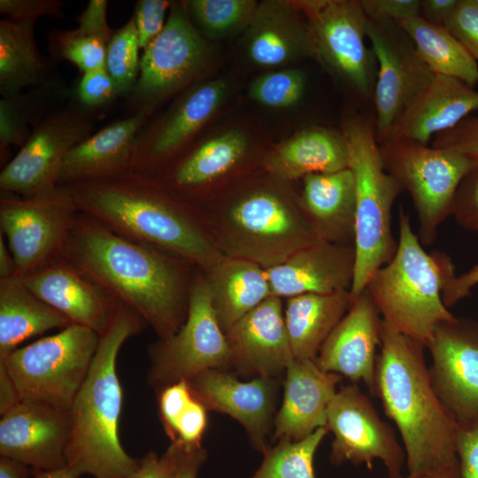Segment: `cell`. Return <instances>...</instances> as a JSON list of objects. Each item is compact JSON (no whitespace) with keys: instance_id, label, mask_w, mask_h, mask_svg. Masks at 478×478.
I'll use <instances>...</instances> for the list:
<instances>
[{"instance_id":"cell-61","label":"cell","mask_w":478,"mask_h":478,"mask_svg":"<svg viewBox=\"0 0 478 478\" xmlns=\"http://www.w3.org/2000/svg\"><path fill=\"white\" fill-rule=\"evenodd\" d=\"M397 478H462V475L459 470V463H457L438 470L418 474H408L407 475H401Z\"/></svg>"},{"instance_id":"cell-45","label":"cell","mask_w":478,"mask_h":478,"mask_svg":"<svg viewBox=\"0 0 478 478\" xmlns=\"http://www.w3.org/2000/svg\"><path fill=\"white\" fill-rule=\"evenodd\" d=\"M207 409L194 396L180 415L170 437L171 443L189 450L202 446V438L207 425Z\"/></svg>"},{"instance_id":"cell-17","label":"cell","mask_w":478,"mask_h":478,"mask_svg":"<svg viewBox=\"0 0 478 478\" xmlns=\"http://www.w3.org/2000/svg\"><path fill=\"white\" fill-rule=\"evenodd\" d=\"M227 90L222 79L197 82L156 122L146 123L136 137L135 172L158 179L216 113Z\"/></svg>"},{"instance_id":"cell-10","label":"cell","mask_w":478,"mask_h":478,"mask_svg":"<svg viewBox=\"0 0 478 478\" xmlns=\"http://www.w3.org/2000/svg\"><path fill=\"white\" fill-rule=\"evenodd\" d=\"M205 37L183 2H173L163 30L145 47L136 85L127 96L131 114L153 112L163 101L195 85L209 60Z\"/></svg>"},{"instance_id":"cell-3","label":"cell","mask_w":478,"mask_h":478,"mask_svg":"<svg viewBox=\"0 0 478 478\" xmlns=\"http://www.w3.org/2000/svg\"><path fill=\"white\" fill-rule=\"evenodd\" d=\"M425 346L382 320L373 396L396 424L408 474L431 472L459 463V423L436 393Z\"/></svg>"},{"instance_id":"cell-6","label":"cell","mask_w":478,"mask_h":478,"mask_svg":"<svg viewBox=\"0 0 478 478\" xmlns=\"http://www.w3.org/2000/svg\"><path fill=\"white\" fill-rule=\"evenodd\" d=\"M341 132L355 182V269L350 289L354 300L396 253L391 212L403 189L384 168L374 124L351 114Z\"/></svg>"},{"instance_id":"cell-40","label":"cell","mask_w":478,"mask_h":478,"mask_svg":"<svg viewBox=\"0 0 478 478\" xmlns=\"http://www.w3.org/2000/svg\"><path fill=\"white\" fill-rule=\"evenodd\" d=\"M110 41L83 28L52 30L47 37L50 58L68 61L82 74L104 67Z\"/></svg>"},{"instance_id":"cell-30","label":"cell","mask_w":478,"mask_h":478,"mask_svg":"<svg viewBox=\"0 0 478 478\" xmlns=\"http://www.w3.org/2000/svg\"><path fill=\"white\" fill-rule=\"evenodd\" d=\"M352 303L350 289L289 297L284 321L294 358L315 361L322 344Z\"/></svg>"},{"instance_id":"cell-12","label":"cell","mask_w":478,"mask_h":478,"mask_svg":"<svg viewBox=\"0 0 478 478\" xmlns=\"http://www.w3.org/2000/svg\"><path fill=\"white\" fill-rule=\"evenodd\" d=\"M295 3L310 28L312 58L359 96H370L375 82V58L366 46L367 17L360 0Z\"/></svg>"},{"instance_id":"cell-23","label":"cell","mask_w":478,"mask_h":478,"mask_svg":"<svg viewBox=\"0 0 478 478\" xmlns=\"http://www.w3.org/2000/svg\"><path fill=\"white\" fill-rule=\"evenodd\" d=\"M231 362L237 371L275 378L294 359L281 298L270 296L226 332Z\"/></svg>"},{"instance_id":"cell-37","label":"cell","mask_w":478,"mask_h":478,"mask_svg":"<svg viewBox=\"0 0 478 478\" xmlns=\"http://www.w3.org/2000/svg\"><path fill=\"white\" fill-rule=\"evenodd\" d=\"M51 80L34 87L26 93H19L0 100V158L6 161L12 146L21 148L30 136L32 128L52 112L50 106L67 90Z\"/></svg>"},{"instance_id":"cell-33","label":"cell","mask_w":478,"mask_h":478,"mask_svg":"<svg viewBox=\"0 0 478 478\" xmlns=\"http://www.w3.org/2000/svg\"><path fill=\"white\" fill-rule=\"evenodd\" d=\"M208 274L212 305L224 332L271 296L265 269L250 260L225 257Z\"/></svg>"},{"instance_id":"cell-7","label":"cell","mask_w":478,"mask_h":478,"mask_svg":"<svg viewBox=\"0 0 478 478\" xmlns=\"http://www.w3.org/2000/svg\"><path fill=\"white\" fill-rule=\"evenodd\" d=\"M100 335L71 324L58 333L19 347L2 361L20 400L69 412L90 368Z\"/></svg>"},{"instance_id":"cell-28","label":"cell","mask_w":478,"mask_h":478,"mask_svg":"<svg viewBox=\"0 0 478 478\" xmlns=\"http://www.w3.org/2000/svg\"><path fill=\"white\" fill-rule=\"evenodd\" d=\"M476 112L478 91L474 87L456 78L436 75L396 122L387 140L404 138L428 144L432 137Z\"/></svg>"},{"instance_id":"cell-35","label":"cell","mask_w":478,"mask_h":478,"mask_svg":"<svg viewBox=\"0 0 478 478\" xmlns=\"http://www.w3.org/2000/svg\"><path fill=\"white\" fill-rule=\"evenodd\" d=\"M32 20L4 18L0 20V94L10 97L23 89L51 81L54 64L43 56L35 40Z\"/></svg>"},{"instance_id":"cell-54","label":"cell","mask_w":478,"mask_h":478,"mask_svg":"<svg viewBox=\"0 0 478 478\" xmlns=\"http://www.w3.org/2000/svg\"><path fill=\"white\" fill-rule=\"evenodd\" d=\"M107 0H89L85 9L75 17L77 27L110 41L114 30L107 22Z\"/></svg>"},{"instance_id":"cell-41","label":"cell","mask_w":478,"mask_h":478,"mask_svg":"<svg viewBox=\"0 0 478 478\" xmlns=\"http://www.w3.org/2000/svg\"><path fill=\"white\" fill-rule=\"evenodd\" d=\"M139 41L134 17L115 30L106 49L105 69L120 96L134 90L140 71Z\"/></svg>"},{"instance_id":"cell-9","label":"cell","mask_w":478,"mask_h":478,"mask_svg":"<svg viewBox=\"0 0 478 478\" xmlns=\"http://www.w3.org/2000/svg\"><path fill=\"white\" fill-rule=\"evenodd\" d=\"M224 255L274 266L319 238L302 210L282 196L256 190L235 201L221 227Z\"/></svg>"},{"instance_id":"cell-48","label":"cell","mask_w":478,"mask_h":478,"mask_svg":"<svg viewBox=\"0 0 478 478\" xmlns=\"http://www.w3.org/2000/svg\"><path fill=\"white\" fill-rule=\"evenodd\" d=\"M157 393L159 417L170 438L180 415L194 398V394L186 380L169 384Z\"/></svg>"},{"instance_id":"cell-24","label":"cell","mask_w":478,"mask_h":478,"mask_svg":"<svg viewBox=\"0 0 478 478\" xmlns=\"http://www.w3.org/2000/svg\"><path fill=\"white\" fill-rule=\"evenodd\" d=\"M354 269V245L318 239L265 272L271 296L289 298L351 289Z\"/></svg>"},{"instance_id":"cell-44","label":"cell","mask_w":478,"mask_h":478,"mask_svg":"<svg viewBox=\"0 0 478 478\" xmlns=\"http://www.w3.org/2000/svg\"><path fill=\"white\" fill-rule=\"evenodd\" d=\"M74 96L79 104L95 110L110 104L120 94L105 67H102L81 74Z\"/></svg>"},{"instance_id":"cell-56","label":"cell","mask_w":478,"mask_h":478,"mask_svg":"<svg viewBox=\"0 0 478 478\" xmlns=\"http://www.w3.org/2000/svg\"><path fill=\"white\" fill-rule=\"evenodd\" d=\"M178 450L175 478H197L198 472L207 457L206 451L203 446L189 450L178 447Z\"/></svg>"},{"instance_id":"cell-49","label":"cell","mask_w":478,"mask_h":478,"mask_svg":"<svg viewBox=\"0 0 478 478\" xmlns=\"http://www.w3.org/2000/svg\"><path fill=\"white\" fill-rule=\"evenodd\" d=\"M432 146L478 159V115L468 116L454 127L435 135Z\"/></svg>"},{"instance_id":"cell-47","label":"cell","mask_w":478,"mask_h":478,"mask_svg":"<svg viewBox=\"0 0 478 478\" xmlns=\"http://www.w3.org/2000/svg\"><path fill=\"white\" fill-rule=\"evenodd\" d=\"M173 3L167 0H139L136 2L133 17L140 49L144 50L163 30Z\"/></svg>"},{"instance_id":"cell-59","label":"cell","mask_w":478,"mask_h":478,"mask_svg":"<svg viewBox=\"0 0 478 478\" xmlns=\"http://www.w3.org/2000/svg\"><path fill=\"white\" fill-rule=\"evenodd\" d=\"M32 468L18 460L3 457L0 458V478H28Z\"/></svg>"},{"instance_id":"cell-2","label":"cell","mask_w":478,"mask_h":478,"mask_svg":"<svg viewBox=\"0 0 478 478\" xmlns=\"http://www.w3.org/2000/svg\"><path fill=\"white\" fill-rule=\"evenodd\" d=\"M65 186L79 212L127 239L160 249L207 272L226 257L190 204L158 179L133 171Z\"/></svg>"},{"instance_id":"cell-25","label":"cell","mask_w":478,"mask_h":478,"mask_svg":"<svg viewBox=\"0 0 478 478\" xmlns=\"http://www.w3.org/2000/svg\"><path fill=\"white\" fill-rule=\"evenodd\" d=\"M151 112L140 111L105 126L66 156L58 185L99 181L135 171L136 137Z\"/></svg>"},{"instance_id":"cell-53","label":"cell","mask_w":478,"mask_h":478,"mask_svg":"<svg viewBox=\"0 0 478 478\" xmlns=\"http://www.w3.org/2000/svg\"><path fill=\"white\" fill-rule=\"evenodd\" d=\"M178 447L173 443L162 454L150 451L140 459L139 467L132 478H175Z\"/></svg>"},{"instance_id":"cell-31","label":"cell","mask_w":478,"mask_h":478,"mask_svg":"<svg viewBox=\"0 0 478 478\" xmlns=\"http://www.w3.org/2000/svg\"><path fill=\"white\" fill-rule=\"evenodd\" d=\"M246 149L245 135L238 130L228 131L189 149L158 180L184 200L229 171Z\"/></svg>"},{"instance_id":"cell-52","label":"cell","mask_w":478,"mask_h":478,"mask_svg":"<svg viewBox=\"0 0 478 478\" xmlns=\"http://www.w3.org/2000/svg\"><path fill=\"white\" fill-rule=\"evenodd\" d=\"M367 19L398 22L420 15V0H360Z\"/></svg>"},{"instance_id":"cell-29","label":"cell","mask_w":478,"mask_h":478,"mask_svg":"<svg viewBox=\"0 0 478 478\" xmlns=\"http://www.w3.org/2000/svg\"><path fill=\"white\" fill-rule=\"evenodd\" d=\"M302 212L319 239L354 245L355 182L349 168L306 175Z\"/></svg>"},{"instance_id":"cell-32","label":"cell","mask_w":478,"mask_h":478,"mask_svg":"<svg viewBox=\"0 0 478 478\" xmlns=\"http://www.w3.org/2000/svg\"><path fill=\"white\" fill-rule=\"evenodd\" d=\"M266 168L285 180L348 168L343 135L324 127L305 129L276 147L266 158Z\"/></svg>"},{"instance_id":"cell-34","label":"cell","mask_w":478,"mask_h":478,"mask_svg":"<svg viewBox=\"0 0 478 478\" xmlns=\"http://www.w3.org/2000/svg\"><path fill=\"white\" fill-rule=\"evenodd\" d=\"M71 324L66 316L36 297L23 278L15 275L0 280V359L25 340Z\"/></svg>"},{"instance_id":"cell-39","label":"cell","mask_w":478,"mask_h":478,"mask_svg":"<svg viewBox=\"0 0 478 478\" xmlns=\"http://www.w3.org/2000/svg\"><path fill=\"white\" fill-rule=\"evenodd\" d=\"M199 32L207 38L220 39L243 31L250 24L258 2L254 0L182 1Z\"/></svg>"},{"instance_id":"cell-46","label":"cell","mask_w":478,"mask_h":478,"mask_svg":"<svg viewBox=\"0 0 478 478\" xmlns=\"http://www.w3.org/2000/svg\"><path fill=\"white\" fill-rule=\"evenodd\" d=\"M443 26L478 63V4L475 0H459Z\"/></svg>"},{"instance_id":"cell-50","label":"cell","mask_w":478,"mask_h":478,"mask_svg":"<svg viewBox=\"0 0 478 478\" xmlns=\"http://www.w3.org/2000/svg\"><path fill=\"white\" fill-rule=\"evenodd\" d=\"M61 0H0V13L16 20L36 21L41 17L61 19Z\"/></svg>"},{"instance_id":"cell-55","label":"cell","mask_w":478,"mask_h":478,"mask_svg":"<svg viewBox=\"0 0 478 478\" xmlns=\"http://www.w3.org/2000/svg\"><path fill=\"white\" fill-rule=\"evenodd\" d=\"M478 284V264L464 274L451 277L443 290V301L447 308L455 305L471 294Z\"/></svg>"},{"instance_id":"cell-14","label":"cell","mask_w":478,"mask_h":478,"mask_svg":"<svg viewBox=\"0 0 478 478\" xmlns=\"http://www.w3.org/2000/svg\"><path fill=\"white\" fill-rule=\"evenodd\" d=\"M93 110L74 98L32 128L25 144L0 173L1 193L30 197L58 186L66 154L94 133Z\"/></svg>"},{"instance_id":"cell-11","label":"cell","mask_w":478,"mask_h":478,"mask_svg":"<svg viewBox=\"0 0 478 478\" xmlns=\"http://www.w3.org/2000/svg\"><path fill=\"white\" fill-rule=\"evenodd\" d=\"M148 380L156 392L176 382L190 381L209 369L230 366L231 355L212 300L206 277L192 281L185 322L173 335L149 348Z\"/></svg>"},{"instance_id":"cell-1","label":"cell","mask_w":478,"mask_h":478,"mask_svg":"<svg viewBox=\"0 0 478 478\" xmlns=\"http://www.w3.org/2000/svg\"><path fill=\"white\" fill-rule=\"evenodd\" d=\"M60 256L136 312L159 339L173 335L185 322L192 283L188 261L127 239L81 212Z\"/></svg>"},{"instance_id":"cell-18","label":"cell","mask_w":478,"mask_h":478,"mask_svg":"<svg viewBox=\"0 0 478 478\" xmlns=\"http://www.w3.org/2000/svg\"><path fill=\"white\" fill-rule=\"evenodd\" d=\"M426 348L433 388L458 423L478 417V321L456 317L440 323Z\"/></svg>"},{"instance_id":"cell-15","label":"cell","mask_w":478,"mask_h":478,"mask_svg":"<svg viewBox=\"0 0 478 478\" xmlns=\"http://www.w3.org/2000/svg\"><path fill=\"white\" fill-rule=\"evenodd\" d=\"M366 38L378 64L373 93L374 127L381 144L387 141L396 122L436 74L422 61L413 42L397 22L367 19Z\"/></svg>"},{"instance_id":"cell-27","label":"cell","mask_w":478,"mask_h":478,"mask_svg":"<svg viewBox=\"0 0 478 478\" xmlns=\"http://www.w3.org/2000/svg\"><path fill=\"white\" fill-rule=\"evenodd\" d=\"M343 376L314 361L294 358L285 371L283 398L274 419V437L297 441L327 427V412Z\"/></svg>"},{"instance_id":"cell-26","label":"cell","mask_w":478,"mask_h":478,"mask_svg":"<svg viewBox=\"0 0 478 478\" xmlns=\"http://www.w3.org/2000/svg\"><path fill=\"white\" fill-rule=\"evenodd\" d=\"M243 47L247 58L261 67L313 58L310 28L295 1L258 3L244 30Z\"/></svg>"},{"instance_id":"cell-20","label":"cell","mask_w":478,"mask_h":478,"mask_svg":"<svg viewBox=\"0 0 478 478\" xmlns=\"http://www.w3.org/2000/svg\"><path fill=\"white\" fill-rule=\"evenodd\" d=\"M366 289L322 344L315 359L323 371L362 382L373 395L382 318Z\"/></svg>"},{"instance_id":"cell-22","label":"cell","mask_w":478,"mask_h":478,"mask_svg":"<svg viewBox=\"0 0 478 478\" xmlns=\"http://www.w3.org/2000/svg\"><path fill=\"white\" fill-rule=\"evenodd\" d=\"M23 280L36 297L72 324L99 335L106 329L119 303L60 255Z\"/></svg>"},{"instance_id":"cell-8","label":"cell","mask_w":478,"mask_h":478,"mask_svg":"<svg viewBox=\"0 0 478 478\" xmlns=\"http://www.w3.org/2000/svg\"><path fill=\"white\" fill-rule=\"evenodd\" d=\"M380 151L386 171L412 200L420 243L432 244L439 227L451 216L462 179L476 159L404 138L387 140L380 144Z\"/></svg>"},{"instance_id":"cell-19","label":"cell","mask_w":478,"mask_h":478,"mask_svg":"<svg viewBox=\"0 0 478 478\" xmlns=\"http://www.w3.org/2000/svg\"><path fill=\"white\" fill-rule=\"evenodd\" d=\"M1 416L0 455L35 470L66 466L71 433L69 412L35 401L20 400Z\"/></svg>"},{"instance_id":"cell-42","label":"cell","mask_w":478,"mask_h":478,"mask_svg":"<svg viewBox=\"0 0 478 478\" xmlns=\"http://www.w3.org/2000/svg\"><path fill=\"white\" fill-rule=\"evenodd\" d=\"M305 89L304 73L296 68H284L258 76L251 83L249 94L264 106L287 108L301 100Z\"/></svg>"},{"instance_id":"cell-38","label":"cell","mask_w":478,"mask_h":478,"mask_svg":"<svg viewBox=\"0 0 478 478\" xmlns=\"http://www.w3.org/2000/svg\"><path fill=\"white\" fill-rule=\"evenodd\" d=\"M328 432V427H322L303 439H282L273 447L267 446L251 478H316L313 459Z\"/></svg>"},{"instance_id":"cell-57","label":"cell","mask_w":478,"mask_h":478,"mask_svg":"<svg viewBox=\"0 0 478 478\" xmlns=\"http://www.w3.org/2000/svg\"><path fill=\"white\" fill-rule=\"evenodd\" d=\"M458 3L459 0H420V15L428 22L443 26Z\"/></svg>"},{"instance_id":"cell-62","label":"cell","mask_w":478,"mask_h":478,"mask_svg":"<svg viewBox=\"0 0 478 478\" xmlns=\"http://www.w3.org/2000/svg\"><path fill=\"white\" fill-rule=\"evenodd\" d=\"M31 476L32 478H77L71 474L66 468L53 471L32 469Z\"/></svg>"},{"instance_id":"cell-58","label":"cell","mask_w":478,"mask_h":478,"mask_svg":"<svg viewBox=\"0 0 478 478\" xmlns=\"http://www.w3.org/2000/svg\"><path fill=\"white\" fill-rule=\"evenodd\" d=\"M20 401L18 389L5 365L0 361V415Z\"/></svg>"},{"instance_id":"cell-16","label":"cell","mask_w":478,"mask_h":478,"mask_svg":"<svg viewBox=\"0 0 478 478\" xmlns=\"http://www.w3.org/2000/svg\"><path fill=\"white\" fill-rule=\"evenodd\" d=\"M327 427L334 435L331 464L366 465L372 470L374 461L378 459L388 477L403 475L406 462L404 447L393 428L381 419L369 397L357 383L336 391L328 408Z\"/></svg>"},{"instance_id":"cell-60","label":"cell","mask_w":478,"mask_h":478,"mask_svg":"<svg viewBox=\"0 0 478 478\" xmlns=\"http://www.w3.org/2000/svg\"><path fill=\"white\" fill-rule=\"evenodd\" d=\"M4 239L0 232V280L16 275V264Z\"/></svg>"},{"instance_id":"cell-13","label":"cell","mask_w":478,"mask_h":478,"mask_svg":"<svg viewBox=\"0 0 478 478\" xmlns=\"http://www.w3.org/2000/svg\"><path fill=\"white\" fill-rule=\"evenodd\" d=\"M65 185L30 197L1 193L0 232L21 278L60 255L78 213Z\"/></svg>"},{"instance_id":"cell-21","label":"cell","mask_w":478,"mask_h":478,"mask_svg":"<svg viewBox=\"0 0 478 478\" xmlns=\"http://www.w3.org/2000/svg\"><path fill=\"white\" fill-rule=\"evenodd\" d=\"M276 382L269 377L242 382L223 369H209L189 383L194 396L207 410L236 420L244 428L252 445L263 452L267 447L266 436L277 399Z\"/></svg>"},{"instance_id":"cell-4","label":"cell","mask_w":478,"mask_h":478,"mask_svg":"<svg viewBox=\"0 0 478 478\" xmlns=\"http://www.w3.org/2000/svg\"><path fill=\"white\" fill-rule=\"evenodd\" d=\"M146 326L127 305L118 303L102 335L88 374L69 411L70 438L66 469L73 476L132 478L140 459L128 455L119 436L123 393L117 357L123 343Z\"/></svg>"},{"instance_id":"cell-43","label":"cell","mask_w":478,"mask_h":478,"mask_svg":"<svg viewBox=\"0 0 478 478\" xmlns=\"http://www.w3.org/2000/svg\"><path fill=\"white\" fill-rule=\"evenodd\" d=\"M451 216L463 228L478 234V159L457 189Z\"/></svg>"},{"instance_id":"cell-36","label":"cell","mask_w":478,"mask_h":478,"mask_svg":"<svg viewBox=\"0 0 478 478\" xmlns=\"http://www.w3.org/2000/svg\"><path fill=\"white\" fill-rule=\"evenodd\" d=\"M397 23L436 75L456 78L474 88L478 83V63L444 26L428 22L420 15Z\"/></svg>"},{"instance_id":"cell-63","label":"cell","mask_w":478,"mask_h":478,"mask_svg":"<svg viewBox=\"0 0 478 478\" xmlns=\"http://www.w3.org/2000/svg\"><path fill=\"white\" fill-rule=\"evenodd\" d=\"M475 1H476L477 4H478V0H475Z\"/></svg>"},{"instance_id":"cell-51","label":"cell","mask_w":478,"mask_h":478,"mask_svg":"<svg viewBox=\"0 0 478 478\" xmlns=\"http://www.w3.org/2000/svg\"><path fill=\"white\" fill-rule=\"evenodd\" d=\"M456 454L462 478H478V417L459 423Z\"/></svg>"},{"instance_id":"cell-5","label":"cell","mask_w":478,"mask_h":478,"mask_svg":"<svg viewBox=\"0 0 478 478\" xmlns=\"http://www.w3.org/2000/svg\"><path fill=\"white\" fill-rule=\"evenodd\" d=\"M398 217L396 253L366 289L383 321L426 347L440 323L456 318L442 297L447 281L455 275L454 266L447 255L424 250L402 207Z\"/></svg>"}]
</instances>
